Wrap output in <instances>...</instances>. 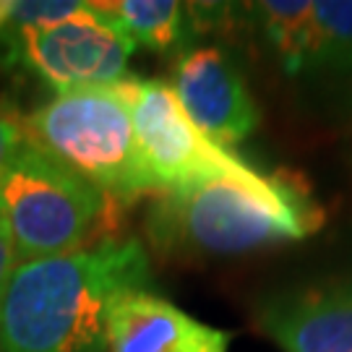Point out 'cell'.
I'll use <instances>...</instances> for the list:
<instances>
[{
    "instance_id": "6da1fadb",
    "label": "cell",
    "mask_w": 352,
    "mask_h": 352,
    "mask_svg": "<svg viewBox=\"0 0 352 352\" xmlns=\"http://www.w3.org/2000/svg\"><path fill=\"white\" fill-rule=\"evenodd\" d=\"M128 289H149V258L139 240L21 261L0 295V350H104L107 305Z\"/></svg>"
},
{
    "instance_id": "7a4b0ae2",
    "label": "cell",
    "mask_w": 352,
    "mask_h": 352,
    "mask_svg": "<svg viewBox=\"0 0 352 352\" xmlns=\"http://www.w3.org/2000/svg\"><path fill=\"white\" fill-rule=\"evenodd\" d=\"M324 212L292 180L245 170L183 188L160 190L146 230L164 253L238 256L308 238Z\"/></svg>"
},
{
    "instance_id": "3957f363",
    "label": "cell",
    "mask_w": 352,
    "mask_h": 352,
    "mask_svg": "<svg viewBox=\"0 0 352 352\" xmlns=\"http://www.w3.org/2000/svg\"><path fill=\"white\" fill-rule=\"evenodd\" d=\"M0 222L16 258L34 261L118 240L123 204L29 141L0 183Z\"/></svg>"
},
{
    "instance_id": "277c9868",
    "label": "cell",
    "mask_w": 352,
    "mask_h": 352,
    "mask_svg": "<svg viewBox=\"0 0 352 352\" xmlns=\"http://www.w3.org/2000/svg\"><path fill=\"white\" fill-rule=\"evenodd\" d=\"M29 141L104 196L131 204L160 193L136 144L131 113L115 87L74 89L26 115Z\"/></svg>"
},
{
    "instance_id": "5b68a950",
    "label": "cell",
    "mask_w": 352,
    "mask_h": 352,
    "mask_svg": "<svg viewBox=\"0 0 352 352\" xmlns=\"http://www.w3.org/2000/svg\"><path fill=\"white\" fill-rule=\"evenodd\" d=\"M115 91L126 102L144 164L160 190L251 170L245 160L196 128L173 84L162 78L126 76L115 84Z\"/></svg>"
},
{
    "instance_id": "8992f818",
    "label": "cell",
    "mask_w": 352,
    "mask_h": 352,
    "mask_svg": "<svg viewBox=\"0 0 352 352\" xmlns=\"http://www.w3.org/2000/svg\"><path fill=\"white\" fill-rule=\"evenodd\" d=\"M136 42L107 13L84 8L58 24L16 32V58L58 94L74 89L115 87L126 78Z\"/></svg>"
},
{
    "instance_id": "52a82bcc",
    "label": "cell",
    "mask_w": 352,
    "mask_h": 352,
    "mask_svg": "<svg viewBox=\"0 0 352 352\" xmlns=\"http://www.w3.org/2000/svg\"><path fill=\"white\" fill-rule=\"evenodd\" d=\"M173 89L196 128L225 149L248 139L258 123L245 78L222 47L186 52L175 65Z\"/></svg>"
},
{
    "instance_id": "ba28073f",
    "label": "cell",
    "mask_w": 352,
    "mask_h": 352,
    "mask_svg": "<svg viewBox=\"0 0 352 352\" xmlns=\"http://www.w3.org/2000/svg\"><path fill=\"white\" fill-rule=\"evenodd\" d=\"M230 331L214 329L151 292L115 295L104 316V352H227Z\"/></svg>"
},
{
    "instance_id": "9c48e42d",
    "label": "cell",
    "mask_w": 352,
    "mask_h": 352,
    "mask_svg": "<svg viewBox=\"0 0 352 352\" xmlns=\"http://www.w3.org/2000/svg\"><path fill=\"white\" fill-rule=\"evenodd\" d=\"M258 327L285 352H352L347 287H305L266 300Z\"/></svg>"
},
{
    "instance_id": "30bf717a",
    "label": "cell",
    "mask_w": 352,
    "mask_h": 352,
    "mask_svg": "<svg viewBox=\"0 0 352 352\" xmlns=\"http://www.w3.org/2000/svg\"><path fill=\"white\" fill-rule=\"evenodd\" d=\"M94 8L123 26L136 47L141 45L160 55L180 50L193 34L186 6L175 0H115L94 3Z\"/></svg>"
},
{
    "instance_id": "8fae6325",
    "label": "cell",
    "mask_w": 352,
    "mask_h": 352,
    "mask_svg": "<svg viewBox=\"0 0 352 352\" xmlns=\"http://www.w3.org/2000/svg\"><path fill=\"white\" fill-rule=\"evenodd\" d=\"M311 13L314 3L308 0H264L245 6V16L253 21L256 32L264 37V42L279 58V65L289 76L305 74Z\"/></svg>"
},
{
    "instance_id": "7c38bea8",
    "label": "cell",
    "mask_w": 352,
    "mask_h": 352,
    "mask_svg": "<svg viewBox=\"0 0 352 352\" xmlns=\"http://www.w3.org/2000/svg\"><path fill=\"white\" fill-rule=\"evenodd\" d=\"M352 71V0L314 3L305 71Z\"/></svg>"
},
{
    "instance_id": "4fadbf2b",
    "label": "cell",
    "mask_w": 352,
    "mask_h": 352,
    "mask_svg": "<svg viewBox=\"0 0 352 352\" xmlns=\"http://www.w3.org/2000/svg\"><path fill=\"white\" fill-rule=\"evenodd\" d=\"M84 8L78 0H13V29H29V26L58 24L68 16Z\"/></svg>"
},
{
    "instance_id": "5bb4252c",
    "label": "cell",
    "mask_w": 352,
    "mask_h": 352,
    "mask_svg": "<svg viewBox=\"0 0 352 352\" xmlns=\"http://www.w3.org/2000/svg\"><path fill=\"white\" fill-rule=\"evenodd\" d=\"M26 144H29L26 115L19 113L13 102L0 100V183Z\"/></svg>"
},
{
    "instance_id": "9a60e30c",
    "label": "cell",
    "mask_w": 352,
    "mask_h": 352,
    "mask_svg": "<svg viewBox=\"0 0 352 352\" xmlns=\"http://www.w3.org/2000/svg\"><path fill=\"white\" fill-rule=\"evenodd\" d=\"M16 251H13V243L8 238V230L6 225L0 222V295H3V289L8 285V279H11L13 269H16Z\"/></svg>"
},
{
    "instance_id": "2e32d148",
    "label": "cell",
    "mask_w": 352,
    "mask_h": 352,
    "mask_svg": "<svg viewBox=\"0 0 352 352\" xmlns=\"http://www.w3.org/2000/svg\"><path fill=\"white\" fill-rule=\"evenodd\" d=\"M13 16V0H0V34L8 29Z\"/></svg>"
},
{
    "instance_id": "e0dca14e",
    "label": "cell",
    "mask_w": 352,
    "mask_h": 352,
    "mask_svg": "<svg viewBox=\"0 0 352 352\" xmlns=\"http://www.w3.org/2000/svg\"><path fill=\"white\" fill-rule=\"evenodd\" d=\"M347 289H350V295H352V285H347Z\"/></svg>"
},
{
    "instance_id": "ac0fdd59",
    "label": "cell",
    "mask_w": 352,
    "mask_h": 352,
    "mask_svg": "<svg viewBox=\"0 0 352 352\" xmlns=\"http://www.w3.org/2000/svg\"><path fill=\"white\" fill-rule=\"evenodd\" d=\"M97 352H104V350H97Z\"/></svg>"
},
{
    "instance_id": "d6986e66",
    "label": "cell",
    "mask_w": 352,
    "mask_h": 352,
    "mask_svg": "<svg viewBox=\"0 0 352 352\" xmlns=\"http://www.w3.org/2000/svg\"><path fill=\"white\" fill-rule=\"evenodd\" d=\"M0 352H3V350H0Z\"/></svg>"
}]
</instances>
